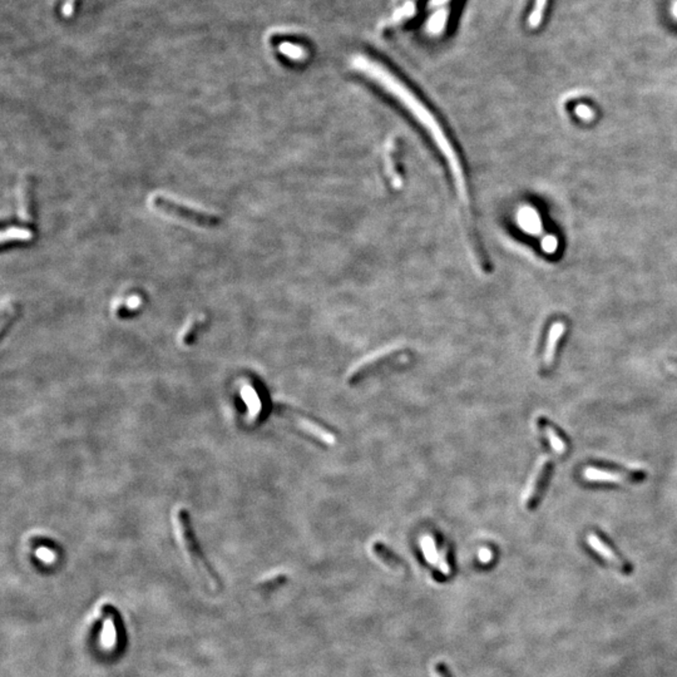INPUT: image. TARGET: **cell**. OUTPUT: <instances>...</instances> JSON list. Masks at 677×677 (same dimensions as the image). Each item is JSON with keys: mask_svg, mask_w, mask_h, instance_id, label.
Masks as SVG:
<instances>
[{"mask_svg": "<svg viewBox=\"0 0 677 677\" xmlns=\"http://www.w3.org/2000/svg\"><path fill=\"white\" fill-rule=\"evenodd\" d=\"M351 67L378 84L388 95L398 102L409 113L410 117L416 125L430 138V141L434 143V147L443 157L446 168L451 175L453 184L460 197V201L468 207L470 189L463 158L457 144L453 141L451 133L439 117L434 113L433 109L403 79H400L394 71H390L379 60L365 54H357L351 58Z\"/></svg>", "mask_w": 677, "mask_h": 677, "instance_id": "1", "label": "cell"}, {"mask_svg": "<svg viewBox=\"0 0 677 677\" xmlns=\"http://www.w3.org/2000/svg\"><path fill=\"white\" fill-rule=\"evenodd\" d=\"M175 522H176V533L179 537V545L182 547L187 559H190L192 567L201 576L203 582L206 583L208 587L214 588V589L219 588L220 583H219L217 576H216L214 570L211 568V566L208 564L203 553L200 551L198 545H197L189 512L186 511L184 508H179L176 512Z\"/></svg>", "mask_w": 677, "mask_h": 677, "instance_id": "2", "label": "cell"}, {"mask_svg": "<svg viewBox=\"0 0 677 677\" xmlns=\"http://www.w3.org/2000/svg\"><path fill=\"white\" fill-rule=\"evenodd\" d=\"M151 205L157 211L197 226L214 227L220 224V219L216 214L203 212L195 208L186 207L182 203H177L172 198H168L165 195H155L151 198Z\"/></svg>", "mask_w": 677, "mask_h": 677, "instance_id": "3", "label": "cell"}, {"mask_svg": "<svg viewBox=\"0 0 677 677\" xmlns=\"http://www.w3.org/2000/svg\"><path fill=\"white\" fill-rule=\"evenodd\" d=\"M552 457H559V456L554 451H552L551 456L542 457L535 465V472L531 477V481L526 488V492L523 494V503L526 505V508H528V510L535 508V505H538V502L541 499L543 489L546 487L548 477H549V473L552 470V463H551Z\"/></svg>", "mask_w": 677, "mask_h": 677, "instance_id": "4", "label": "cell"}, {"mask_svg": "<svg viewBox=\"0 0 677 677\" xmlns=\"http://www.w3.org/2000/svg\"><path fill=\"white\" fill-rule=\"evenodd\" d=\"M400 351L389 349V350L381 351L375 354L373 357L365 359L364 362L357 364L355 368L353 369L349 374V383L350 384H357L368 378L369 375L374 374L385 365H390L394 362H398L400 359Z\"/></svg>", "mask_w": 677, "mask_h": 677, "instance_id": "5", "label": "cell"}, {"mask_svg": "<svg viewBox=\"0 0 677 677\" xmlns=\"http://www.w3.org/2000/svg\"><path fill=\"white\" fill-rule=\"evenodd\" d=\"M643 472H616L588 467L583 470V478L594 483H612V484H630L643 479Z\"/></svg>", "mask_w": 677, "mask_h": 677, "instance_id": "6", "label": "cell"}, {"mask_svg": "<svg viewBox=\"0 0 677 677\" xmlns=\"http://www.w3.org/2000/svg\"><path fill=\"white\" fill-rule=\"evenodd\" d=\"M19 219L24 224L34 221V179L25 175L19 181L18 187Z\"/></svg>", "mask_w": 677, "mask_h": 677, "instance_id": "7", "label": "cell"}, {"mask_svg": "<svg viewBox=\"0 0 677 677\" xmlns=\"http://www.w3.org/2000/svg\"><path fill=\"white\" fill-rule=\"evenodd\" d=\"M564 331H566V324L562 321H556L549 327L548 336H547L546 348H545V353H543V362H542L545 371H548L553 368V364L556 360V353L559 349L561 338H563Z\"/></svg>", "mask_w": 677, "mask_h": 677, "instance_id": "8", "label": "cell"}, {"mask_svg": "<svg viewBox=\"0 0 677 677\" xmlns=\"http://www.w3.org/2000/svg\"><path fill=\"white\" fill-rule=\"evenodd\" d=\"M119 642V630L118 624H117V616L114 615V612L111 610L106 611V615H104V620H103V627H102L101 637H100V643H101L102 648L106 650V651H114L117 646H118Z\"/></svg>", "mask_w": 677, "mask_h": 677, "instance_id": "9", "label": "cell"}, {"mask_svg": "<svg viewBox=\"0 0 677 677\" xmlns=\"http://www.w3.org/2000/svg\"><path fill=\"white\" fill-rule=\"evenodd\" d=\"M587 543L594 549V552L600 554L601 557L605 559V561H607L608 563L613 564L617 568H622V570L626 568V563H624V561L620 559L617 554L612 551L606 542L601 540L600 537L596 535V533H588Z\"/></svg>", "mask_w": 677, "mask_h": 677, "instance_id": "10", "label": "cell"}, {"mask_svg": "<svg viewBox=\"0 0 677 677\" xmlns=\"http://www.w3.org/2000/svg\"><path fill=\"white\" fill-rule=\"evenodd\" d=\"M540 428L543 430L546 439L549 443L551 451H554L559 457H562L567 451V443L566 440L559 435L556 428L547 422L546 419H540Z\"/></svg>", "mask_w": 677, "mask_h": 677, "instance_id": "11", "label": "cell"}, {"mask_svg": "<svg viewBox=\"0 0 677 677\" xmlns=\"http://www.w3.org/2000/svg\"><path fill=\"white\" fill-rule=\"evenodd\" d=\"M296 416L295 418V422H296V425L300 429L305 430L306 433L313 434L316 438L325 442L327 444H333L335 442V438H334L333 434L329 433L327 430L324 428H321L320 425H317L314 422H311L309 419L306 418H303V416Z\"/></svg>", "mask_w": 677, "mask_h": 677, "instance_id": "12", "label": "cell"}, {"mask_svg": "<svg viewBox=\"0 0 677 677\" xmlns=\"http://www.w3.org/2000/svg\"><path fill=\"white\" fill-rule=\"evenodd\" d=\"M205 322H206L205 315H195L193 317H191L189 322L186 324L184 330H182V333L179 334V343L184 346L192 344L193 340L196 338L198 330L205 325Z\"/></svg>", "mask_w": 677, "mask_h": 677, "instance_id": "13", "label": "cell"}, {"mask_svg": "<svg viewBox=\"0 0 677 677\" xmlns=\"http://www.w3.org/2000/svg\"><path fill=\"white\" fill-rule=\"evenodd\" d=\"M33 238L32 232L24 228H9L1 235V244L6 246V244L13 242H28Z\"/></svg>", "mask_w": 677, "mask_h": 677, "instance_id": "14", "label": "cell"}, {"mask_svg": "<svg viewBox=\"0 0 677 677\" xmlns=\"http://www.w3.org/2000/svg\"><path fill=\"white\" fill-rule=\"evenodd\" d=\"M375 554L379 557V559L384 562V563L390 566L392 568H400L399 566L402 564V562L397 559V556H394L388 548H386L384 545H375Z\"/></svg>", "mask_w": 677, "mask_h": 677, "instance_id": "15", "label": "cell"}, {"mask_svg": "<svg viewBox=\"0 0 677 677\" xmlns=\"http://www.w3.org/2000/svg\"><path fill=\"white\" fill-rule=\"evenodd\" d=\"M18 305L11 303L4 306V309H3V322H1V334L3 335L6 334V327H9V324L12 325L13 320L18 316Z\"/></svg>", "mask_w": 677, "mask_h": 677, "instance_id": "16", "label": "cell"}, {"mask_svg": "<svg viewBox=\"0 0 677 677\" xmlns=\"http://www.w3.org/2000/svg\"><path fill=\"white\" fill-rule=\"evenodd\" d=\"M547 0H535V6L533 9V12L531 13V17H529V25L532 28H535L538 27L540 23H541L542 18H543V12H545V8H546Z\"/></svg>", "mask_w": 677, "mask_h": 677, "instance_id": "17", "label": "cell"}, {"mask_svg": "<svg viewBox=\"0 0 677 677\" xmlns=\"http://www.w3.org/2000/svg\"><path fill=\"white\" fill-rule=\"evenodd\" d=\"M282 52L292 57V60H303L306 58V52L303 47H297L295 44H284V47H281Z\"/></svg>", "mask_w": 677, "mask_h": 677, "instance_id": "18", "label": "cell"}, {"mask_svg": "<svg viewBox=\"0 0 677 677\" xmlns=\"http://www.w3.org/2000/svg\"><path fill=\"white\" fill-rule=\"evenodd\" d=\"M670 369H671V370H673V371H675V373H676L677 374V364H675V362H672L671 367H670Z\"/></svg>", "mask_w": 677, "mask_h": 677, "instance_id": "19", "label": "cell"}, {"mask_svg": "<svg viewBox=\"0 0 677 677\" xmlns=\"http://www.w3.org/2000/svg\"><path fill=\"white\" fill-rule=\"evenodd\" d=\"M673 13H675V15L677 17V3L676 6H673Z\"/></svg>", "mask_w": 677, "mask_h": 677, "instance_id": "20", "label": "cell"}]
</instances>
